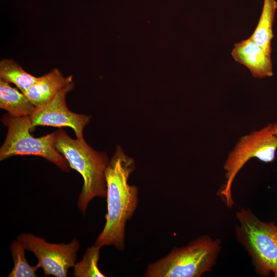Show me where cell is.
Listing matches in <instances>:
<instances>
[{
  "label": "cell",
  "mask_w": 277,
  "mask_h": 277,
  "mask_svg": "<svg viewBox=\"0 0 277 277\" xmlns=\"http://www.w3.org/2000/svg\"><path fill=\"white\" fill-rule=\"evenodd\" d=\"M135 168L134 159L117 146L105 171L107 211L104 228L94 245L113 246L118 251H124L126 225L138 204V188L128 183Z\"/></svg>",
  "instance_id": "6da1fadb"
},
{
  "label": "cell",
  "mask_w": 277,
  "mask_h": 277,
  "mask_svg": "<svg viewBox=\"0 0 277 277\" xmlns=\"http://www.w3.org/2000/svg\"><path fill=\"white\" fill-rule=\"evenodd\" d=\"M55 132L56 149L65 157L70 168L83 178L77 207L85 216L92 199L95 197H106L105 171L110 159L105 152L94 150L84 137L72 138L62 129Z\"/></svg>",
  "instance_id": "7a4b0ae2"
},
{
  "label": "cell",
  "mask_w": 277,
  "mask_h": 277,
  "mask_svg": "<svg viewBox=\"0 0 277 277\" xmlns=\"http://www.w3.org/2000/svg\"><path fill=\"white\" fill-rule=\"evenodd\" d=\"M219 239L203 235L148 265L145 277H200L212 270L221 248Z\"/></svg>",
  "instance_id": "3957f363"
},
{
  "label": "cell",
  "mask_w": 277,
  "mask_h": 277,
  "mask_svg": "<svg viewBox=\"0 0 277 277\" xmlns=\"http://www.w3.org/2000/svg\"><path fill=\"white\" fill-rule=\"evenodd\" d=\"M237 240L251 256L256 273L277 277V225L260 221L249 209L236 213Z\"/></svg>",
  "instance_id": "277c9868"
},
{
  "label": "cell",
  "mask_w": 277,
  "mask_h": 277,
  "mask_svg": "<svg viewBox=\"0 0 277 277\" xmlns=\"http://www.w3.org/2000/svg\"><path fill=\"white\" fill-rule=\"evenodd\" d=\"M1 121L8 131L0 148L1 161L15 155H36L54 164L63 172H70L68 161L55 148V132L39 137H33L30 133L32 124L29 116L16 117L7 113Z\"/></svg>",
  "instance_id": "5b68a950"
},
{
  "label": "cell",
  "mask_w": 277,
  "mask_h": 277,
  "mask_svg": "<svg viewBox=\"0 0 277 277\" xmlns=\"http://www.w3.org/2000/svg\"><path fill=\"white\" fill-rule=\"evenodd\" d=\"M276 149L277 136L273 133L272 124H269L239 139L229 152L224 166L226 181L220 194L228 207H231L234 205L231 186L240 170L252 157L265 163L272 162L275 159Z\"/></svg>",
  "instance_id": "8992f818"
},
{
  "label": "cell",
  "mask_w": 277,
  "mask_h": 277,
  "mask_svg": "<svg viewBox=\"0 0 277 277\" xmlns=\"http://www.w3.org/2000/svg\"><path fill=\"white\" fill-rule=\"evenodd\" d=\"M26 250L31 251L37 258V266L42 268L46 276L66 277L68 269L74 267L79 241L73 239L69 244H53L44 238L31 233H23L17 236Z\"/></svg>",
  "instance_id": "52a82bcc"
},
{
  "label": "cell",
  "mask_w": 277,
  "mask_h": 277,
  "mask_svg": "<svg viewBox=\"0 0 277 277\" xmlns=\"http://www.w3.org/2000/svg\"><path fill=\"white\" fill-rule=\"evenodd\" d=\"M74 86L73 82L61 90L47 104L35 107L29 116L32 131L38 126L68 127L73 130L76 138L83 137L84 129L89 123L91 116L74 113L68 109L66 97Z\"/></svg>",
  "instance_id": "ba28073f"
},
{
  "label": "cell",
  "mask_w": 277,
  "mask_h": 277,
  "mask_svg": "<svg viewBox=\"0 0 277 277\" xmlns=\"http://www.w3.org/2000/svg\"><path fill=\"white\" fill-rule=\"evenodd\" d=\"M231 54L235 61L246 67L255 78L273 75L271 56L250 38L234 44Z\"/></svg>",
  "instance_id": "9c48e42d"
},
{
  "label": "cell",
  "mask_w": 277,
  "mask_h": 277,
  "mask_svg": "<svg viewBox=\"0 0 277 277\" xmlns=\"http://www.w3.org/2000/svg\"><path fill=\"white\" fill-rule=\"evenodd\" d=\"M72 75L64 76L57 68L39 76L36 82L25 94L36 107L49 103L63 88L73 83Z\"/></svg>",
  "instance_id": "30bf717a"
},
{
  "label": "cell",
  "mask_w": 277,
  "mask_h": 277,
  "mask_svg": "<svg viewBox=\"0 0 277 277\" xmlns=\"http://www.w3.org/2000/svg\"><path fill=\"white\" fill-rule=\"evenodd\" d=\"M277 10L276 0H263V8L257 26L250 37L263 50L271 56L273 25Z\"/></svg>",
  "instance_id": "8fae6325"
},
{
  "label": "cell",
  "mask_w": 277,
  "mask_h": 277,
  "mask_svg": "<svg viewBox=\"0 0 277 277\" xmlns=\"http://www.w3.org/2000/svg\"><path fill=\"white\" fill-rule=\"evenodd\" d=\"M18 89L0 80V108L13 117L30 116L36 107Z\"/></svg>",
  "instance_id": "7c38bea8"
},
{
  "label": "cell",
  "mask_w": 277,
  "mask_h": 277,
  "mask_svg": "<svg viewBox=\"0 0 277 277\" xmlns=\"http://www.w3.org/2000/svg\"><path fill=\"white\" fill-rule=\"evenodd\" d=\"M39 79L24 70L17 63L11 59H3L0 62V80L14 84L25 94Z\"/></svg>",
  "instance_id": "4fadbf2b"
},
{
  "label": "cell",
  "mask_w": 277,
  "mask_h": 277,
  "mask_svg": "<svg viewBox=\"0 0 277 277\" xmlns=\"http://www.w3.org/2000/svg\"><path fill=\"white\" fill-rule=\"evenodd\" d=\"M101 247L94 245L88 247L82 260L74 266L75 277H105L98 266Z\"/></svg>",
  "instance_id": "5bb4252c"
},
{
  "label": "cell",
  "mask_w": 277,
  "mask_h": 277,
  "mask_svg": "<svg viewBox=\"0 0 277 277\" xmlns=\"http://www.w3.org/2000/svg\"><path fill=\"white\" fill-rule=\"evenodd\" d=\"M11 252L14 267L8 277H36V271L39 268L37 265L31 266L25 257V248L22 242L17 239L11 243Z\"/></svg>",
  "instance_id": "9a60e30c"
},
{
  "label": "cell",
  "mask_w": 277,
  "mask_h": 277,
  "mask_svg": "<svg viewBox=\"0 0 277 277\" xmlns=\"http://www.w3.org/2000/svg\"><path fill=\"white\" fill-rule=\"evenodd\" d=\"M272 131L274 135L277 136V121L274 124H272Z\"/></svg>",
  "instance_id": "2e32d148"
}]
</instances>
